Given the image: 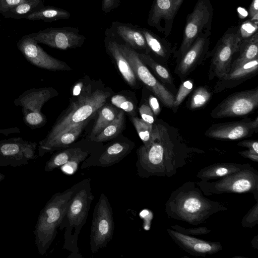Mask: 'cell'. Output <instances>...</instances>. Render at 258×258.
Returning <instances> with one entry per match:
<instances>
[{
	"label": "cell",
	"instance_id": "d6a6232c",
	"mask_svg": "<svg viewBox=\"0 0 258 258\" xmlns=\"http://www.w3.org/2000/svg\"><path fill=\"white\" fill-rule=\"evenodd\" d=\"M82 148L79 147L67 148L53 154L46 162L44 170L45 172H50L61 167L69 161Z\"/></svg>",
	"mask_w": 258,
	"mask_h": 258
},
{
	"label": "cell",
	"instance_id": "8d00e7d4",
	"mask_svg": "<svg viewBox=\"0 0 258 258\" xmlns=\"http://www.w3.org/2000/svg\"><path fill=\"white\" fill-rule=\"evenodd\" d=\"M194 83L192 80L188 79L183 81L180 84L178 91L174 95L172 110L175 112L180 105L183 102L185 98L192 91Z\"/></svg>",
	"mask_w": 258,
	"mask_h": 258
},
{
	"label": "cell",
	"instance_id": "c3c4849f",
	"mask_svg": "<svg viewBox=\"0 0 258 258\" xmlns=\"http://www.w3.org/2000/svg\"><path fill=\"white\" fill-rule=\"evenodd\" d=\"M241 156L249 159L252 161L258 162V153L252 150L247 149L238 152Z\"/></svg>",
	"mask_w": 258,
	"mask_h": 258
},
{
	"label": "cell",
	"instance_id": "d6986e66",
	"mask_svg": "<svg viewBox=\"0 0 258 258\" xmlns=\"http://www.w3.org/2000/svg\"><path fill=\"white\" fill-rule=\"evenodd\" d=\"M105 35L117 41L120 40L135 50H142L143 53L150 54L145 37L140 30V26L137 25L113 21L109 28L106 29Z\"/></svg>",
	"mask_w": 258,
	"mask_h": 258
},
{
	"label": "cell",
	"instance_id": "e575fe53",
	"mask_svg": "<svg viewBox=\"0 0 258 258\" xmlns=\"http://www.w3.org/2000/svg\"><path fill=\"white\" fill-rule=\"evenodd\" d=\"M131 119L144 146H149L152 140L153 124L137 116H132Z\"/></svg>",
	"mask_w": 258,
	"mask_h": 258
},
{
	"label": "cell",
	"instance_id": "7c38bea8",
	"mask_svg": "<svg viewBox=\"0 0 258 258\" xmlns=\"http://www.w3.org/2000/svg\"><path fill=\"white\" fill-rule=\"evenodd\" d=\"M258 107V86L228 95L211 111L215 119L246 116Z\"/></svg>",
	"mask_w": 258,
	"mask_h": 258
},
{
	"label": "cell",
	"instance_id": "44dd1931",
	"mask_svg": "<svg viewBox=\"0 0 258 258\" xmlns=\"http://www.w3.org/2000/svg\"><path fill=\"white\" fill-rule=\"evenodd\" d=\"M257 73L258 58L231 69L228 73L218 79L213 92L218 93L236 87L256 75Z\"/></svg>",
	"mask_w": 258,
	"mask_h": 258
},
{
	"label": "cell",
	"instance_id": "83f0119b",
	"mask_svg": "<svg viewBox=\"0 0 258 258\" xmlns=\"http://www.w3.org/2000/svg\"><path fill=\"white\" fill-rule=\"evenodd\" d=\"M238 52L239 55L232 62L230 69L258 58V32L249 37L242 39Z\"/></svg>",
	"mask_w": 258,
	"mask_h": 258
},
{
	"label": "cell",
	"instance_id": "52a82bcc",
	"mask_svg": "<svg viewBox=\"0 0 258 258\" xmlns=\"http://www.w3.org/2000/svg\"><path fill=\"white\" fill-rule=\"evenodd\" d=\"M242 40L239 25L231 26L225 31L213 49L208 51L206 59L211 58L208 73L210 80L215 78L219 79L229 72L232 59L238 52Z\"/></svg>",
	"mask_w": 258,
	"mask_h": 258
},
{
	"label": "cell",
	"instance_id": "74e56055",
	"mask_svg": "<svg viewBox=\"0 0 258 258\" xmlns=\"http://www.w3.org/2000/svg\"><path fill=\"white\" fill-rule=\"evenodd\" d=\"M90 154L88 150L81 148L70 161L61 166L62 170L68 174L74 173L78 169L80 164L83 161L85 162Z\"/></svg>",
	"mask_w": 258,
	"mask_h": 258
},
{
	"label": "cell",
	"instance_id": "603a6c76",
	"mask_svg": "<svg viewBox=\"0 0 258 258\" xmlns=\"http://www.w3.org/2000/svg\"><path fill=\"white\" fill-rule=\"evenodd\" d=\"M106 50L115 61L122 78L132 88H136L138 79L127 59L120 49L116 40L112 37L105 35L104 39Z\"/></svg>",
	"mask_w": 258,
	"mask_h": 258
},
{
	"label": "cell",
	"instance_id": "4fadbf2b",
	"mask_svg": "<svg viewBox=\"0 0 258 258\" xmlns=\"http://www.w3.org/2000/svg\"><path fill=\"white\" fill-rule=\"evenodd\" d=\"M38 43L52 48L67 50L82 46L86 37L77 27H49L28 34Z\"/></svg>",
	"mask_w": 258,
	"mask_h": 258
},
{
	"label": "cell",
	"instance_id": "30bf717a",
	"mask_svg": "<svg viewBox=\"0 0 258 258\" xmlns=\"http://www.w3.org/2000/svg\"><path fill=\"white\" fill-rule=\"evenodd\" d=\"M114 230L112 207L107 197L102 193L93 213L90 235V250L93 254L107 245L112 238Z\"/></svg>",
	"mask_w": 258,
	"mask_h": 258
},
{
	"label": "cell",
	"instance_id": "60d3db41",
	"mask_svg": "<svg viewBox=\"0 0 258 258\" xmlns=\"http://www.w3.org/2000/svg\"><path fill=\"white\" fill-rule=\"evenodd\" d=\"M257 22L250 20H246L239 25V29L242 39L246 38L257 32Z\"/></svg>",
	"mask_w": 258,
	"mask_h": 258
},
{
	"label": "cell",
	"instance_id": "2e32d148",
	"mask_svg": "<svg viewBox=\"0 0 258 258\" xmlns=\"http://www.w3.org/2000/svg\"><path fill=\"white\" fill-rule=\"evenodd\" d=\"M258 131V117L251 120L244 118L240 120L217 123L212 124L205 135L220 140H236L251 137Z\"/></svg>",
	"mask_w": 258,
	"mask_h": 258
},
{
	"label": "cell",
	"instance_id": "5b68a950",
	"mask_svg": "<svg viewBox=\"0 0 258 258\" xmlns=\"http://www.w3.org/2000/svg\"><path fill=\"white\" fill-rule=\"evenodd\" d=\"M89 85L87 89L72 103L67 112L56 120L46 137L38 144L46 143L71 126L94 116L110 96L108 92L96 90L91 92Z\"/></svg>",
	"mask_w": 258,
	"mask_h": 258
},
{
	"label": "cell",
	"instance_id": "bcb514c9",
	"mask_svg": "<svg viewBox=\"0 0 258 258\" xmlns=\"http://www.w3.org/2000/svg\"><path fill=\"white\" fill-rule=\"evenodd\" d=\"M149 105L151 108L155 116L159 115L161 112V107L158 99L154 95H150L149 100Z\"/></svg>",
	"mask_w": 258,
	"mask_h": 258
},
{
	"label": "cell",
	"instance_id": "7a4b0ae2",
	"mask_svg": "<svg viewBox=\"0 0 258 258\" xmlns=\"http://www.w3.org/2000/svg\"><path fill=\"white\" fill-rule=\"evenodd\" d=\"M165 210L170 218L198 226L206 223L211 216L226 211L227 208L223 203L205 197L194 181H188L171 193Z\"/></svg>",
	"mask_w": 258,
	"mask_h": 258
},
{
	"label": "cell",
	"instance_id": "ffe728a7",
	"mask_svg": "<svg viewBox=\"0 0 258 258\" xmlns=\"http://www.w3.org/2000/svg\"><path fill=\"white\" fill-rule=\"evenodd\" d=\"M171 239L181 249L197 256H206L221 251L223 247L220 242L204 240L179 232L174 229H167Z\"/></svg>",
	"mask_w": 258,
	"mask_h": 258
},
{
	"label": "cell",
	"instance_id": "ac0fdd59",
	"mask_svg": "<svg viewBox=\"0 0 258 258\" xmlns=\"http://www.w3.org/2000/svg\"><path fill=\"white\" fill-rule=\"evenodd\" d=\"M211 31L201 34L176 62L174 73L183 81L206 59L210 43Z\"/></svg>",
	"mask_w": 258,
	"mask_h": 258
},
{
	"label": "cell",
	"instance_id": "d4e9b609",
	"mask_svg": "<svg viewBox=\"0 0 258 258\" xmlns=\"http://www.w3.org/2000/svg\"><path fill=\"white\" fill-rule=\"evenodd\" d=\"M131 145L124 142H115L106 148L97 157L92 163V166L106 167L112 166L124 158L130 153L133 148Z\"/></svg>",
	"mask_w": 258,
	"mask_h": 258
},
{
	"label": "cell",
	"instance_id": "ee69618b",
	"mask_svg": "<svg viewBox=\"0 0 258 258\" xmlns=\"http://www.w3.org/2000/svg\"><path fill=\"white\" fill-rule=\"evenodd\" d=\"M24 0H0V14L3 15Z\"/></svg>",
	"mask_w": 258,
	"mask_h": 258
},
{
	"label": "cell",
	"instance_id": "8992f818",
	"mask_svg": "<svg viewBox=\"0 0 258 258\" xmlns=\"http://www.w3.org/2000/svg\"><path fill=\"white\" fill-rule=\"evenodd\" d=\"M196 183L207 196L250 193L258 202V171L252 167L223 176L215 181L200 180Z\"/></svg>",
	"mask_w": 258,
	"mask_h": 258
},
{
	"label": "cell",
	"instance_id": "e0dca14e",
	"mask_svg": "<svg viewBox=\"0 0 258 258\" xmlns=\"http://www.w3.org/2000/svg\"><path fill=\"white\" fill-rule=\"evenodd\" d=\"M184 0H153L147 23L165 36L172 31L174 19Z\"/></svg>",
	"mask_w": 258,
	"mask_h": 258
},
{
	"label": "cell",
	"instance_id": "9c48e42d",
	"mask_svg": "<svg viewBox=\"0 0 258 258\" xmlns=\"http://www.w3.org/2000/svg\"><path fill=\"white\" fill-rule=\"evenodd\" d=\"M214 10L210 0H198L192 11L186 18L183 38L174 57L177 62L202 33L211 31Z\"/></svg>",
	"mask_w": 258,
	"mask_h": 258
},
{
	"label": "cell",
	"instance_id": "4dcf8cb0",
	"mask_svg": "<svg viewBox=\"0 0 258 258\" xmlns=\"http://www.w3.org/2000/svg\"><path fill=\"white\" fill-rule=\"evenodd\" d=\"M124 112L119 110L115 119L92 140L96 142L109 141L121 132L124 126Z\"/></svg>",
	"mask_w": 258,
	"mask_h": 258
},
{
	"label": "cell",
	"instance_id": "7dc6e473",
	"mask_svg": "<svg viewBox=\"0 0 258 258\" xmlns=\"http://www.w3.org/2000/svg\"><path fill=\"white\" fill-rule=\"evenodd\" d=\"M237 145L240 147H245L248 149L252 150L258 153V142L255 140H243L238 142Z\"/></svg>",
	"mask_w": 258,
	"mask_h": 258
},
{
	"label": "cell",
	"instance_id": "f546056e",
	"mask_svg": "<svg viewBox=\"0 0 258 258\" xmlns=\"http://www.w3.org/2000/svg\"><path fill=\"white\" fill-rule=\"evenodd\" d=\"M44 6L42 0H24L2 15L4 18L19 20L25 18Z\"/></svg>",
	"mask_w": 258,
	"mask_h": 258
},
{
	"label": "cell",
	"instance_id": "5bb4252c",
	"mask_svg": "<svg viewBox=\"0 0 258 258\" xmlns=\"http://www.w3.org/2000/svg\"><path fill=\"white\" fill-rule=\"evenodd\" d=\"M37 143L21 137L0 141V166L20 167L37 158Z\"/></svg>",
	"mask_w": 258,
	"mask_h": 258
},
{
	"label": "cell",
	"instance_id": "f907efd6",
	"mask_svg": "<svg viewBox=\"0 0 258 258\" xmlns=\"http://www.w3.org/2000/svg\"><path fill=\"white\" fill-rule=\"evenodd\" d=\"M20 130L18 127H10L8 128L0 129V134L8 136L11 134L20 133Z\"/></svg>",
	"mask_w": 258,
	"mask_h": 258
},
{
	"label": "cell",
	"instance_id": "f6af8a7d",
	"mask_svg": "<svg viewBox=\"0 0 258 258\" xmlns=\"http://www.w3.org/2000/svg\"><path fill=\"white\" fill-rule=\"evenodd\" d=\"M250 20L258 23V0H252L248 10Z\"/></svg>",
	"mask_w": 258,
	"mask_h": 258
},
{
	"label": "cell",
	"instance_id": "ba28073f",
	"mask_svg": "<svg viewBox=\"0 0 258 258\" xmlns=\"http://www.w3.org/2000/svg\"><path fill=\"white\" fill-rule=\"evenodd\" d=\"M58 95L52 87L31 88L23 92L14 101L16 106L22 107L24 123L32 130L43 126L46 123L45 115L41 112L43 105Z\"/></svg>",
	"mask_w": 258,
	"mask_h": 258
},
{
	"label": "cell",
	"instance_id": "f1b7e54d",
	"mask_svg": "<svg viewBox=\"0 0 258 258\" xmlns=\"http://www.w3.org/2000/svg\"><path fill=\"white\" fill-rule=\"evenodd\" d=\"M71 14L64 9L50 6H44L39 10L28 15L25 19L30 21H43L52 22L68 19Z\"/></svg>",
	"mask_w": 258,
	"mask_h": 258
},
{
	"label": "cell",
	"instance_id": "d590c367",
	"mask_svg": "<svg viewBox=\"0 0 258 258\" xmlns=\"http://www.w3.org/2000/svg\"><path fill=\"white\" fill-rule=\"evenodd\" d=\"M111 102L114 106L126 112L131 117L136 116V104L130 97L122 94H116L111 97Z\"/></svg>",
	"mask_w": 258,
	"mask_h": 258
},
{
	"label": "cell",
	"instance_id": "9a60e30c",
	"mask_svg": "<svg viewBox=\"0 0 258 258\" xmlns=\"http://www.w3.org/2000/svg\"><path fill=\"white\" fill-rule=\"evenodd\" d=\"M38 44L27 34L19 39L17 46L26 60L38 68L51 71L72 70L65 62L48 54Z\"/></svg>",
	"mask_w": 258,
	"mask_h": 258
},
{
	"label": "cell",
	"instance_id": "cb8c5ba5",
	"mask_svg": "<svg viewBox=\"0 0 258 258\" xmlns=\"http://www.w3.org/2000/svg\"><path fill=\"white\" fill-rule=\"evenodd\" d=\"M140 30L145 37L150 54L151 53L154 55L157 61L165 65L175 52V47H173L169 41L149 29L140 27Z\"/></svg>",
	"mask_w": 258,
	"mask_h": 258
},
{
	"label": "cell",
	"instance_id": "8fae6325",
	"mask_svg": "<svg viewBox=\"0 0 258 258\" xmlns=\"http://www.w3.org/2000/svg\"><path fill=\"white\" fill-rule=\"evenodd\" d=\"M117 42L138 80L151 91L165 107L172 109L174 95L151 73L140 59L138 51L125 44Z\"/></svg>",
	"mask_w": 258,
	"mask_h": 258
},
{
	"label": "cell",
	"instance_id": "ab89813d",
	"mask_svg": "<svg viewBox=\"0 0 258 258\" xmlns=\"http://www.w3.org/2000/svg\"><path fill=\"white\" fill-rule=\"evenodd\" d=\"M170 227L179 232L189 235H204L210 233L211 230L206 227L199 226L196 228H186L177 224L171 225Z\"/></svg>",
	"mask_w": 258,
	"mask_h": 258
},
{
	"label": "cell",
	"instance_id": "b9f144b4",
	"mask_svg": "<svg viewBox=\"0 0 258 258\" xmlns=\"http://www.w3.org/2000/svg\"><path fill=\"white\" fill-rule=\"evenodd\" d=\"M141 119L144 121L153 124L156 120L155 116L148 104H143L139 108Z\"/></svg>",
	"mask_w": 258,
	"mask_h": 258
},
{
	"label": "cell",
	"instance_id": "4316f807",
	"mask_svg": "<svg viewBox=\"0 0 258 258\" xmlns=\"http://www.w3.org/2000/svg\"><path fill=\"white\" fill-rule=\"evenodd\" d=\"M138 55L142 61L152 70L160 82L175 95L176 88L170 72L167 68L157 61L150 54L138 52Z\"/></svg>",
	"mask_w": 258,
	"mask_h": 258
},
{
	"label": "cell",
	"instance_id": "484cf974",
	"mask_svg": "<svg viewBox=\"0 0 258 258\" xmlns=\"http://www.w3.org/2000/svg\"><path fill=\"white\" fill-rule=\"evenodd\" d=\"M249 163L239 164L232 162L215 163L201 169L197 177L203 181L219 179L243 169L251 167Z\"/></svg>",
	"mask_w": 258,
	"mask_h": 258
},
{
	"label": "cell",
	"instance_id": "1f68e13d",
	"mask_svg": "<svg viewBox=\"0 0 258 258\" xmlns=\"http://www.w3.org/2000/svg\"><path fill=\"white\" fill-rule=\"evenodd\" d=\"M98 111V116L90 137L91 140L115 119L118 112L115 107L109 105H103Z\"/></svg>",
	"mask_w": 258,
	"mask_h": 258
},
{
	"label": "cell",
	"instance_id": "277c9868",
	"mask_svg": "<svg viewBox=\"0 0 258 258\" xmlns=\"http://www.w3.org/2000/svg\"><path fill=\"white\" fill-rule=\"evenodd\" d=\"M74 190L73 185L54 194L40 211L34 229L35 243L40 255L46 254L54 240Z\"/></svg>",
	"mask_w": 258,
	"mask_h": 258
},
{
	"label": "cell",
	"instance_id": "db71d44e",
	"mask_svg": "<svg viewBox=\"0 0 258 258\" xmlns=\"http://www.w3.org/2000/svg\"><path fill=\"white\" fill-rule=\"evenodd\" d=\"M0 27H1V24H0Z\"/></svg>",
	"mask_w": 258,
	"mask_h": 258
},
{
	"label": "cell",
	"instance_id": "f35d334b",
	"mask_svg": "<svg viewBox=\"0 0 258 258\" xmlns=\"http://www.w3.org/2000/svg\"><path fill=\"white\" fill-rule=\"evenodd\" d=\"M258 224V202L244 216L241 221L242 227L252 228Z\"/></svg>",
	"mask_w": 258,
	"mask_h": 258
},
{
	"label": "cell",
	"instance_id": "681fc988",
	"mask_svg": "<svg viewBox=\"0 0 258 258\" xmlns=\"http://www.w3.org/2000/svg\"><path fill=\"white\" fill-rule=\"evenodd\" d=\"M83 86H84V83H83V82H80L77 83L74 86V87L73 88V96H78L81 94L83 93L87 88L84 91H83L82 90H83Z\"/></svg>",
	"mask_w": 258,
	"mask_h": 258
},
{
	"label": "cell",
	"instance_id": "f5cc1de1",
	"mask_svg": "<svg viewBox=\"0 0 258 258\" xmlns=\"http://www.w3.org/2000/svg\"><path fill=\"white\" fill-rule=\"evenodd\" d=\"M5 178V175L0 173V182Z\"/></svg>",
	"mask_w": 258,
	"mask_h": 258
},
{
	"label": "cell",
	"instance_id": "6da1fadb",
	"mask_svg": "<svg viewBox=\"0 0 258 258\" xmlns=\"http://www.w3.org/2000/svg\"><path fill=\"white\" fill-rule=\"evenodd\" d=\"M204 152L188 146L175 126L157 119L153 124L150 145H142L137 150V174L141 178L171 177L194 154Z\"/></svg>",
	"mask_w": 258,
	"mask_h": 258
},
{
	"label": "cell",
	"instance_id": "816d5d0a",
	"mask_svg": "<svg viewBox=\"0 0 258 258\" xmlns=\"http://www.w3.org/2000/svg\"><path fill=\"white\" fill-rule=\"evenodd\" d=\"M258 236L256 235L254 237H253V239L251 240V243L252 247L256 249H258Z\"/></svg>",
	"mask_w": 258,
	"mask_h": 258
},
{
	"label": "cell",
	"instance_id": "7402d4cb",
	"mask_svg": "<svg viewBox=\"0 0 258 258\" xmlns=\"http://www.w3.org/2000/svg\"><path fill=\"white\" fill-rule=\"evenodd\" d=\"M91 118L92 117L71 126V127L60 133L46 143L38 144V152L39 156L42 157L47 153L67 148L80 136Z\"/></svg>",
	"mask_w": 258,
	"mask_h": 258
},
{
	"label": "cell",
	"instance_id": "3957f363",
	"mask_svg": "<svg viewBox=\"0 0 258 258\" xmlns=\"http://www.w3.org/2000/svg\"><path fill=\"white\" fill-rule=\"evenodd\" d=\"M91 182L90 178H85L74 184L72 198L58 227L60 230L65 229L62 248L70 252L68 258L83 257L80 252L78 242L94 199Z\"/></svg>",
	"mask_w": 258,
	"mask_h": 258
},
{
	"label": "cell",
	"instance_id": "836d02e7",
	"mask_svg": "<svg viewBox=\"0 0 258 258\" xmlns=\"http://www.w3.org/2000/svg\"><path fill=\"white\" fill-rule=\"evenodd\" d=\"M212 96V92L208 86H200L194 92L186 106L190 110L202 108L208 104Z\"/></svg>",
	"mask_w": 258,
	"mask_h": 258
},
{
	"label": "cell",
	"instance_id": "7bdbcfd3",
	"mask_svg": "<svg viewBox=\"0 0 258 258\" xmlns=\"http://www.w3.org/2000/svg\"><path fill=\"white\" fill-rule=\"evenodd\" d=\"M123 0H102L101 10L105 14H108L117 9Z\"/></svg>",
	"mask_w": 258,
	"mask_h": 258
}]
</instances>
